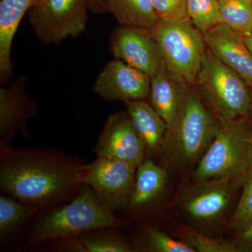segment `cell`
<instances>
[{"mask_svg": "<svg viewBox=\"0 0 252 252\" xmlns=\"http://www.w3.org/2000/svg\"><path fill=\"white\" fill-rule=\"evenodd\" d=\"M86 165L48 148L14 150L0 144L1 193L42 209L70 201L84 184Z\"/></svg>", "mask_w": 252, "mask_h": 252, "instance_id": "cell-1", "label": "cell"}, {"mask_svg": "<svg viewBox=\"0 0 252 252\" xmlns=\"http://www.w3.org/2000/svg\"><path fill=\"white\" fill-rule=\"evenodd\" d=\"M124 221L101 201L89 185L67 203L53 207L38 220L28 235L26 248L86 232L107 228H119Z\"/></svg>", "mask_w": 252, "mask_h": 252, "instance_id": "cell-2", "label": "cell"}, {"mask_svg": "<svg viewBox=\"0 0 252 252\" xmlns=\"http://www.w3.org/2000/svg\"><path fill=\"white\" fill-rule=\"evenodd\" d=\"M220 126L197 87L188 86L177 119L167 130L161 152L182 166L193 165L210 147Z\"/></svg>", "mask_w": 252, "mask_h": 252, "instance_id": "cell-3", "label": "cell"}, {"mask_svg": "<svg viewBox=\"0 0 252 252\" xmlns=\"http://www.w3.org/2000/svg\"><path fill=\"white\" fill-rule=\"evenodd\" d=\"M252 127L248 119L221 122L220 130L195 167V180L245 177L251 169Z\"/></svg>", "mask_w": 252, "mask_h": 252, "instance_id": "cell-4", "label": "cell"}, {"mask_svg": "<svg viewBox=\"0 0 252 252\" xmlns=\"http://www.w3.org/2000/svg\"><path fill=\"white\" fill-rule=\"evenodd\" d=\"M195 85L204 102L220 122L248 119L251 89L207 49Z\"/></svg>", "mask_w": 252, "mask_h": 252, "instance_id": "cell-5", "label": "cell"}, {"mask_svg": "<svg viewBox=\"0 0 252 252\" xmlns=\"http://www.w3.org/2000/svg\"><path fill=\"white\" fill-rule=\"evenodd\" d=\"M151 32L172 77L183 85L195 86L207 49L203 34L190 18L158 20Z\"/></svg>", "mask_w": 252, "mask_h": 252, "instance_id": "cell-6", "label": "cell"}, {"mask_svg": "<svg viewBox=\"0 0 252 252\" xmlns=\"http://www.w3.org/2000/svg\"><path fill=\"white\" fill-rule=\"evenodd\" d=\"M89 11V0H39L27 14L39 42L51 45L81 35L86 31Z\"/></svg>", "mask_w": 252, "mask_h": 252, "instance_id": "cell-7", "label": "cell"}, {"mask_svg": "<svg viewBox=\"0 0 252 252\" xmlns=\"http://www.w3.org/2000/svg\"><path fill=\"white\" fill-rule=\"evenodd\" d=\"M245 177L196 181L182 194V212L196 223L216 224L226 215L239 187H243Z\"/></svg>", "mask_w": 252, "mask_h": 252, "instance_id": "cell-8", "label": "cell"}, {"mask_svg": "<svg viewBox=\"0 0 252 252\" xmlns=\"http://www.w3.org/2000/svg\"><path fill=\"white\" fill-rule=\"evenodd\" d=\"M137 166L117 158L97 157L86 165L84 183L112 211L127 206L135 183Z\"/></svg>", "mask_w": 252, "mask_h": 252, "instance_id": "cell-9", "label": "cell"}, {"mask_svg": "<svg viewBox=\"0 0 252 252\" xmlns=\"http://www.w3.org/2000/svg\"><path fill=\"white\" fill-rule=\"evenodd\" d=\"M111 51L115 59L137 68L152 79L158 72L162 55L151 30L120 26L109 36Z\"/></svg>", "mask_w": 252, "mask_h": 252, "instance_id": "cell-10", "label": "cell"}, {"mask_svg": "<svg viewBox=\"0 0 252 252\" xmlns=\"http://www.w3.org/2000/svg\"><path fill=\"white\" fill-rule=\"evenodd\" d=\"M94 152L97 157L119 159L138 167L145 159L146 148L127 112H119L109 116Z\"/></svg>", "mask_w": 252, "mask_h": 252, "instance_id": "cell-11", "label": "cell"}, {"mask_svg": "<svg viewBox=\"0 0 252 252\" xmlns=\"http://www.w3.org/2000/svg\"><path fill=\"white\" fill-rule=\"evenodd\" d=\"M151 79L137 68L114 59L99 73L94 91L107 100H144L149 97Z\"/></svg>", "mask_w": 252, "mask_h": 252, "instance_id": "cell-12", "label": "cell"}, {"mask_svg": "<svg viewBox=\"0 0 252 252\" xmlns=\"http://www.w3.org/2000/svg\"><path fill=\"white\" fill-rule=\"evenodd\" d=\"M26 78L21 76L8 88H0V144L9 145L17 132L30 136L28 120L36 117L38 104L26 91Z\"/></svg>", "mask_w": 252, "mask_h": 252, "instance_id": "cell-13", "label": "cell"}, {"mask_svg": "<svg viewBox=\"0 0 252 252\" xmlns=\"http://www.w3.org/2000/svg\"><path fill=\"white\" fill-rule=\"evenodd\" d=\"M203 36L207 49L252 89V54L245 39L223 23L212 28Z\"/></svg>", "mask_w": 252, "mask_h": 252, "instance_id": "cell-14", "label": "cell"}, {"mask_svg": "<svg viewBox=\"0 0 252 252\" xmlns=\"http://www.w3.org/2000/svg\"><path fill=\"white\" fill-rule=\"evenodd\" d=\"M39 0L0 1V83L7 84L13 76L14 64L11 59V46L18 26Z\"/></svg>", "mask_w": 252, "mask_h": 252, "instance_id": "cell-15", "label": "cell"}, {"mask_svg": "<svg viewBox=\"0 0 252 252\" xmlns=\"http://www.w3.org/2000/svg\"><path fill=\"white\" fill-rule=\"evenodd\" d=\"M187 87L172 77L164 60L158 72L151 79V104L166 124L167 130L177 119Z\"/></svg>", "mask_w": 252, "mask_h": 252, "instance_id": "cell-16", "label": "cell"}, {"mask_svg": "<svg viewBox=\"0 0 252 252\" xmlns=\"http://www.w3.org/2000/svg\"><path fill=\"white\" fill-rule=\"evenodd\" d=\"M126 112L145 144L146 153L154 156L161 152L166 135V124L157 111L143 100L124 102Z\"/></svg>", "mask_w": 252, "mask_h": 252, "instance_id": "cell-17", "label": "cell"}, {"mask_svg": "<svg viewBox=\"0 0 252 252\" xmlns=\"http://www.w3.org/2000/svg\"><path fill=\"white\" fill-rule=\"evenodd\" d=\"M166 169L147 158L137 167L135 186L127 206L132 210L149 207L158 201L166 189Z\"/></svg>", "mask_w": 252, "mask_h": 252, "instance_id": "cell-18", "label": "cell"}, {"mask_svg": "<svg viewBox=\"0 0 252 252\" xmlns=\"http://www.w3.org/2000/svg\"><path fill=\"white\" fill-rule=\"evenodd\" d=\"M107 11L120 26L152 30L159 20L151 0H107Z\"/></svg>", "mask_w": 252, "mask_h": 252, "instance_id": "cell-19", "label": "cell"}, {"mask_svg": "<svg viewBox=\"0 0 252 252\" xmlns=\"http://www.w3.org/2000/svg\"><path fill=\"white\" fill-rule=\"evenodd\" d=\"M40 208L2 194L0 196V238H8Z\"/></svg>", "mask_w": 252, "mask_h": 252, "instance_id": "cell-20", "label": "cell"}, {"mask_svg": "<svg viewBox=\"0 0 252 252\" xmlns=\"http://www.w3.org/2000/svg\"><path fill=\"white\" fill-rule=\"evenodd\" d=\"M222 23L245 39L252 34V0H219Z\"/></svg>", "mask_w": 252, "mask_h": 252, "instance_id": "cell-21", "label": "cell"}, {"mask_svg": "<svg viewBox=\"0 0 252 252\" xmlns=\"http://www.w3.org/2000/svg\"><path fill=\"white\" fill-rule=\"evenodd\" d=\"M187 9L192 23L203 35L222 23L219 0H187Z\"/></svg>", "mask_w": 252, "mask_h": 252, "instance_id": "cell-22", "label": "cell"}, {"mask_svg": "<svg viewBox=\"0 0 252 252\" xmlns=\"http://www.w3.org/2000/svg\"><path fill=\"white\" fill-rule=\"evenodd\" d=\"M143 251L155 252H196L183 240L172 238L165 232L149 226L144 230L141 242Z\"/></svg>", "mask_w": 252, "mask_h": 252, "instance_id": "cell-23", "label": "cell"}, {"mask_svg": "<svg viewBox=\"0 0 252 252\" xmlns=\"http://www.w3.org/2000/svg\"><path fill=\"white\" fill-rule=\"evenodd\" d=\"M180 238L196 252H240L236 242L212 238L189 227L181 226Z\"/></svg>", "mask_w": 252, "mask_h": 252, "instance_id": "cell-24", "label": "cell"}, {"mask_svg": "<svg viewBox=\"0 0 252 252\" xmlns=\"http://www.w3.org/2000/svg\"><path fill=\"white\" fill-rule=\"evenodd\" d=\"M86 232L78 236L84 252H132L134 248L123 239L110 233Z\"/></svg>", "mask_w": 252, "mask_h": 252, "instance_id": "cell-25", "label": "cell"}, {"mask_svg": "<svg viewBox=\"0 0 252 252\" xmlns=\"http://www.w3.org/2000/svg\"><path fill=\"white\" fill-rule=\"evenodd\" d=\"M252 222V171L247 174L243 184V193L234 213L230 220L229 227L238 233Z\"/></svg>", "mask_w": 252, "mask_h": 252, "instance_id": "cell-26", "label": "cell"}, {"mask_svg": "<svg viewBox=\"0 0 252 252\" xmlns=\"http://www.w3.org/2000/svg\"><path fill=\"white\" fill-rule=\"evenodd\" d=\"M159 20L178 21L189 18L187 0H151Z\"/></svg>", "mask_w": 252, "mask_h": 252, "instance_id": "cell-27", "label": "cell"}, {"mask_svg": "<svg viewBox=\"0 0 252 252\" xmlns=\"http://www.w3.org/2000/svg\"><path fill=\"white\" fill-rule=\"evenodd\" d=\"M236 243L241 252H252V222L238 232Z\"/></svg>", "mask_w": 252, "mask_h": 252, "instance_id": "cell-28", "label": "cell"}, {"mask_svg": "<svg viewBox=\"0 0 252 252\" xmlns=\"http://www.w3.org/2000/svg\"><path fill=\"white\" fill-rule=\"evenodd\" d=\"M90 10L95 14L107 13V0H89Z\"/></svg>", "mask_w": 252, "mask_h": 252, "instance_id": "cell-29", "label": "cell"}, {"mask_svg": "<svg viewBox=\"0 0 252 252\" xmlns=\"http://www.w3.org/2000/svg\"><path fill=\"white\" fill-rule=\"evenodd\" d=\"M245 41L247 46H248V49H250V52L252 54V34L245 38Z\"/></svg>", "mask_w": 252, "mask_h": 252, "instance_id": "cell-30", "label": "cell"}, {"mask_svg": "<svg viewBox=\"0 0 252 252\" xmlns=\"http://www.w3.org/2000/svg\"><path fill=\"white\" fill-rule=\"evenodd\" d=\"M250 160H251V169H250V170L252 171V127L251 136H250Z\"/></svg>", "mask_w": 252, "mask_h": 252, "instance_id": "cell-31", "label": "cell"}, {"mask_svg": "<svg viewBox=\"0 0 252 252\" xmlns=\"http://www.w3.org/2000/svg\"><path fill=\"white\" fill-rule=\"evenodd\" d=\"M249 117L252 118V89H251V92H250V114H249Z\"/></svg>", "mask_w": 252, "mask_h": 252, "instance_id": "cell-32", "label": "cell"}]
</instances>
